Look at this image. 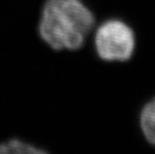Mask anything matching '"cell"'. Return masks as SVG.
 Masks as SVG:
<instances>
[{"mask_svg": "<svg viewBox=\"0 0 155 154\" xmlns=\"http://www.w3.org/2000/svg\"><path fill=\"white\" fill-rule=\"evenodd\" d=\"M96 18L83 0H45L39 12L37 33L55 51H76L94 30Z\"/></svg>", "mask_w": 155, "mask_h": 154, "instance_id": "cell-1", "label": "cell"}, {"mask_svg": "<svg viewBox=\"0 0 155 154\" xmlns=\"http://www.w3.org/2000/svg\"><path fill=\"white\" fill-rule=\"evenodd\" d=\"M95 53L105 62H126L136 49V36L132 27L119 18H109L94 28Z\"/></svg>", "mask_w": 155, "mask_h": 154, "instance_id": "cell-2", "label": "cell"}, {"mask_svg": "<svg viewBox=\"0 0 155 154\" xmlns=\"http://www.w3.org/2000/svg\"><path fill=\"white\" fill-rule=\"evenodd\" d=\"M139 125L145 140L155 146V97L146 102L139 113Z\"/></svg>", "mask_w": 155, "mask_h": 154, "instance_id": "cell-3", "label": "cell"}, {"mask_svg": "<svg viewBox=\"0 0 155 154\" xmlns=\"http://www.w3.org/2000/svg\"><path fill=\"white\" fill-rule=\"evenodd\" d=\"M43 147L19 138H10L0 142V154H44Z\"/></svg>", "mask_w": 155, "mask_h": 154, "instance_id": "cell-4", "label": "cell"}]
</instances>
